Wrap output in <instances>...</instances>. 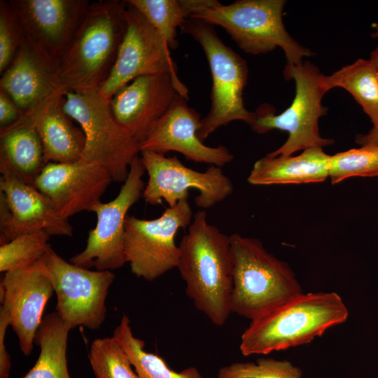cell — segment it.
Returning <instances> with one entry per match:
<instances>
[{
	"label": "cell",
	"instance_id": "1",
	"mask_svg": "<svg viewBox=\"0 0 378 378\" xmlns=\"http://www.w3.org/2000/svg\"><path fill=\"white\" fill-rule=\"evenodd\" d=\"M178 246L176 268L186 283V293L215 326H223L232 313L230 236L209 223L204 211H198Z\"/></svg>",
	"mask_w": 378,
	"mask_h": 378
},
{
	"label": "cell",
	"instance_id": "2",
	"mask_svg": "<svg viewBox=\"0 0 378 378\" xmlns=\"http://www.w3.org/2000/svg\"><path fill=\"white\" fill-rule=\"evenodd\" d=\"M125 0L90 3L64 54L57 76L66 92L98 90L115 64L127 28Z\"/></svg>",
	"mask_w": 378,
	"mask_h": 378
},
{
	"label": "cell",
	"instance_id": "3",
	"mask_svg": "<svg viewBox=\"0 0 378 378\" xmlns=\"http://www.w3.org/2000/svg\"><path fill=\"white\" fill-rule=\"evenodd\" d=\"M348 316L338 293H302L251 321L241 336L239 349L248 356L306 344L345 322Z\"/></svg>",
	"mask_w": 378,
	"mask_h": 378
},
{
	"label": "cell",
	"instance_id": "4",
	"mask_svg": "<svg viewBox=\"0 0 378 378\" xmlns=\"http://www.w3.org/2000/svg\"><path fill=\"white\" fill-rule=\"evenodd\" d=\"M285 4L284 0H239L228 5L216 0H193L190 18L223 27L248 54H265L281 48L287 70L313 52L286 31L282 20Z\"/></svg>",
	"mask_w": 378,
	"mask_h": 378
},
{
	"label": "cell",
	"instance_id": "5",
	"mask_svg": "<svg viewBox=\"0 0 378 378\" xmlns=\"http://www.w3.org/2000/svg\"><path fill=\"white\" fill-rule=\"evenodd\" d=\"M232 261L230 308L253 321L303 293L290 266L256 238L230 235Z\"/></svg>",
	"mask_w": 378,
	"mask_h": 378
},
{
	"label": "cell",
	"instance_id": "6",
	"mask_svg": "<svg viewBox=\"0 0 378 378\" xmlns=\"http://www.w3.org/2000/svg\"><path fill=\"white\" fill-rule=\"evenodd\" d=\"M284 78L293 79L295 94L290 106L279 114L268 105L260 106L255 112V120L251 127L259 134L273 130L287 132L286 141L270 156L292 155L297 151L312 148H323L334 141L323 138L319 132V118L325 115L328 108L322 105V99L328 91L324 76L310 62L284 70Z\"/></svg>",
	"mask_w": 378,
	"mask_h": 378
},
{
	"label": "cell",
	"instance_id": "7",
	"mask_svg": "<svg viewBox=\"0 0 378 378\" xmlns=\"http://www.w3.org/2000/svg\"><path fill=\"white\" fill-rule=\"evenodd\" d=\"M181 30L201 46L212 78L211 107L201 119L198 137L203 141L217 129L234 120L251 127L255 113L245 108L242 97L248 78L246 61L220 39L211 24L188 18Z\"/></svg>",
	"mask_w": 378,
	"mask_h": 378
},
{
	"label": "cell",
	"instance_id": "8",
	"mask_svg": "<svg viewBox=\"0 0 378 378\" xmlns=\"http://www.w3.org/2000/svg\"><path fill=\"white\" fill-rule=\"evenodd\" d=\"M64 109L85 136L83 160L105 168L117 183H124L139 143L115 119L109 102L97 90L66 92Z\"/></svg>",
	"mask_w": 378,
	"mask_h": 378
},
{
	"label": "cell",
	"instance_id": "9",
	"mask_svg": "<svg viewBox=\"0 0 378 378\" xmlns=\"http://www.w3.org/2000/svg\"><path fill=\"white\" fill-rule=\"evenodd\" d=\"M192 211L188 199L166 208L152 220L127 216L124 251L126 262L135 276L153 281L177 267L179 246L175 236L179 229L189 227Z\"/></svg>",
	"mask_w": 378,
	"mask_h": 378
},
{
	"label": "cell",
	"instance_id": "10",
	"mask_svg": "<svg viewBox=\"0 0 378 378\" xmlns=\"http://www.w3.org/2000/svg\"><path fill=\"white\" fill-rule=\"evenodd\" d=\"M43 261L57 295L55 312L71 330L80 326L99 329L106 318V299L114 273L67 262L51 246Z\"/></svg>",
	"mask_w": 378,
	"mask_h": 378
},
{
	"label": "cell",
	"instance_id": "11",
	"mask_svg": "<svg viewBox=\"0 0 378 378\" xmlns=\"http://www.w3.org/2000/svg\"><path fill=\"white\" fill-rule=\"evenodd\" d=\"M146 172L141 157L136 155L119 193L111 201L97 202L90 211L95 213V227L88 234L85 248L69 262L99 271H111L126 262L124 251L125 225L129 209L139 198L145 187L142 176Z\"/></svg>",
	"mask_w": 378,
	"mask_h": 378
},
{
	"label": "cell",
	"instance_id": "12",
	"mask_svg": "<svg viewBox=\"0 0 378 378\" xmlns=\"http://www.w3.org/2000/svg\"><path fill=\"white\" fill-rule=\"evenodd\" d=\"M141 159L148 179L142 197L148 204L156 205L165 201L169 207L188 198L189 190L195 189L197 206L209 209L223 201L234 190L230 179L221 167L210 165L199 172L187 167L176 156L152 151L140 152Z\"/></svg>",
	"mask_w": 378,
	"mask_h": 378
},
{
	"label": "cell",
	"instance_id": "13",
	"mask_svg": "<svg viewBox=\"0 0 378 378\" xmlns=\"http://www.w3.org/2000/svg\"><path fill=\"white\" fill-rule=\"evenodd\" d=\"M127 5V28L116 61L97 90L109 103L120 88L138 77L169 73L179 79L166 41L135 8Z\"/></svg>",
	"mask_w": 378,
	"mask_h": 378
},
{
	"label": "cell",
	"instance_id": "14",
	"mask_svg": "<svg viewBox=\"0 0 378 378\" xmlns=\"http://www.w3.org/2000/svg\"><path fill=\"white\" fill-rule=\"evenodd\" d=\"M0 246L28 233L71 236L68 219L62 218L49 199L0 162Z\"/></svg>",
	"mask_w": 378,
	"mask_h": 378
},
{
	"label": "cell",
	"instance_id": "15",
	"mask_svg": "<svg viewBox=\"0 0 378 378\" xmlns=\"http://www.w3.org/2000/svg\"><path fill=\"white\" fill-rule=\"evenodd\" d=\"M180 94L188 90L169 73L138 77L120 88L110 101L117 121L139 143L145 140Z\"/></svg>",
	"mask_w": 378,
	"mask_h": 378
},
{
	"label": "cell",
	"instance_id": "16",
	"mask_svg": "<svg viewBox=\"0 0 378 378\" xmlns=\"http://www.w3.org/2000/svg\"><path fill=\"white\" fill-rule=\"evenodd\" d=\"M54 288L43 258L34 264L4 274L0 283V301L24 356L33 350L36 332Z\"/></svg>",
	"mask_w": 378,
	"mask_h": 378
},
{
	"label": "cell",
	"instance_id": "17",
	"mask_svg": "<svg viewBox=\"0 0 378 378\" xmlns=\"http://www.w3.org/2000/svg\"><path fill=\"white\" fill-rule=\"evenodd\" d=\"M25 38L56 64L66 52L88 0H10Z\"/></svg>",
	"mask_w": 378,
	"mask_h": 378
},
{
	"label": "cell",
	"instance_id": "18",
	"mask_svg": "<svg viewBox=\"0 0 378 378\" xmlns=\"http://www.w3.org/2000/svg\"><path fill=\"white\" fill-rule=\"evenodd\" d=\"M113 181L100 164L80 159L73 162H48L34 186L50 201L64 218L90 211Z\"/></svg>",
	"mask_w": 378,
	"mask_h": 378
},
{
	"label": "cell",
	"instance_id": "19",
	"mask_svg": "<svg viewBox=\"0 0 378 378\" xmlns=\"http://www.w3.org/2000/svg\"><path fill=\"white\" fill-rule=\"evenodd\" d=\"M187 100L178 94L150 134L139 143L140 152L148 150L164 155L176 151L188 160L219 167L230 162L234 155L227 147L208 146L198 137L200 115L188 105Z\"/></svg>",
	"mask_w": 378,
	"mask_h": 378
},
{
	"label": "cell",
	"instance_id": "20",
	"mask_svg": "<svg viewBox=\"0 0 378 378\" xmlns=\"http://www.w3.org/2000/svg\"><path fill=\"white\" fill-rule=\"evenodd\" d=\"M0 90L24 113L56 92L66 91L57 78V64L26 38L10 64L1 74Z\"/></svg>",
	"mask_w": 378,
	"mask_h": 378
},
{
	"label": "cell",
	"instance_id": "21",
	"mask_svg": "<svg viewBox=\"0 0 378 378\" xmlns=\"http://www.w3.org/2000/svg\"><path fill=\"white\" fill-rule=\"evenodd\" d=\"M61 90L36 108L24 112L41 139L46 164L66 163L82 158L85 136L64 109V94Z\"/></svg>",
	"mask_w": 378,
	"mask_h": 378
},
{
	"label": "cell",
	"instance_id": "22",
	"mask_svg": "<svg viewBox=\"0 0 378 378\" xmlns=\"http://www.w3.org/2000/svg\"><path fill=\"white\" fill-rule=\"evenodd\" d=\"M330 157L322 148L306 149L295 156L266 155L254 163L247 181L254 186L323 182L329 177Z\"/></svg>",
	"mask_w": 378,
	"mask_h": 378
},
{
	"label": "cell",
	"instance_id": "23",
	"mask_svg": "<svg viewBox=\"0 0 378 378\" xmlns=\"http://www.w3.org/2000/svg\"><path fill=\"white\" fill-rule=\"evenodd\" d=\"M0 162L34 186L46 164L40 136L24 113L13 125L0 129Z\"/></svg>",
	"mask_w": 378,
	"mask_h": 378
},
{
	"label": "cell",
	"instance_id": "24",
	"mask_svg": "<svg viewBox=\"0 0 378 378\" xmlns=\"http://www.w3.org/2000/svg\"><path fill=\"white\" fill-rule=\"evenodd\" d=\"M70 330L56 312L46 314L34 338V344L40 347L38 358L22 378H71L66 358Z\"/></svg>",
	"mask_w": 378,
	"mask_h": 378
},
{
	"label": "cell",
	"instance_id": "25",
	"mask_svg": "<svg viewBox=\"0 0 378 378\" xmlns=\"http://www.w3.org/2000/svg\"><path fill=\"white\" fill-rule=\"evenodd\" d=\"M328 90L342 88L348 91L378 129V69L369 59H358L324 76Z\"/></svg>",
	"mask_w": 378,
	"mask_h": 378
},
{
	"label": "cell",
	"instance_id": "26",
	"mask_svg": "<svg viewBox=\"0 0 378 378\" xmlns=\"http://www.w3.org/2000/svg\"><path fill=\"white\" fill-rule=\"evenodd\" d=\"M113 337L127 356L139 378H203L195 367L176 372L161 357L145 351L144 341L134 335L130 321L125 314L114 329Z\"/></svg>",
	"mask_w": 378,
	"mask_h": 378
},
{
	"label": "cell",
	"instance_id": "27",
	"mask_svg": "<svg viewBox=\"0 0 378 378\" xmlns=\"http://www.w3.org/2000/svg\"><path fill=\"white\" fill-rule=\"evenodd\" d=\"M158 31L170 49L178 46L177 29L190 18L192 0H125Z\"/></svg>",
	"mask_w": 378,
	"mask_h": 378
},
{
	"label": "cell",
	"instance_id": "28",
	"mask_svg": "<svg viewBox=\"0 0 378 378\" xmlns=\"http://www.w3.org/2000/svg\"><path fill=\"white\" fill-rule=\"evenodd\" d=\"M89 360L96 378H139L113 336L95 339L91 344Z\"/></svg>",
	"mask_w": 378,
	"mask_h": 378
},
{
	"label": "cell",
	"instance_id": "29",
	"mask_svg": "<svg viewBox=\"0 0 378 378\" xmlns=\"http://www.w3.org/2000/svg\"><path fill=\"white\" fill-rule=\"evenodd\" d=\"M355 176H378V146L364 145L330 155L329 177L332 184Z\"/></svg>",
	"mask_w": 378,
	"mask_h": 378
},
{
	"label": "cell",
	"instance_id": "30",
	"mask_svg": "<svg viewBox=\"0 0 378 378\" xmlns=\"http://www.w3.org/2000/svg\"><path fill=\"white\" fill-rule=\"evenodd\" d=\"M46 232L20 235L0 246V271L7 272L30 266L46 254L50 246Z\"/></svg>",
	"mask_w": 378,
	"mask_h": 378
},
{
	"label": "cell",
	"instance_id": "31",
	"mask_svg": "<svg viewBox=\"0 0 378 378\" xmlns=\"http://www.w3.org/2000/svg\"><path fill=\"white\" fill-rule=\"evenodd\" d=\"M302 371L287 360L260 358L255 362H236L221 368L217 378H301Z\"/></svg>",
	"mask_w": 378,
	"mask_h": 378
},
{
	"label": "cell",
	"instance_id": "32",
	"mask_svg": "<svg viewBox=\"0 0 378 378\" xmlns=\"http://www.w3.org/2000/svg\"><path fill=\"white\" fill-rule=\"evenodd\" d=\"M25 37L9 1H0V74L10 64Z\"/></svg>",
	"mask_w": 378,
	"mask_h": 378
},
{
	"label": "cell",
	"instance_id": "33",
	"mask_svg": "<svg viewBox=\"0 0 378 378\" xmlns=\"http://www.w3.org/2000/svg\"><path fill=\"white\" fill-rule=\"evenodd\" d=\"M23 113L13 100L0 90V129L15 123Z\"/></svg>",
	"mask_w": 378,
	"mask_h": 378
},
{
	"label": "cell",
	"instance_id": "34",
	"mask_svg": "<svg viewBox=\"0 0 378 378\" xmlns=\"http://www.w3.org/2000/svg\"><path fill=\"white\" fill-rule=\"evenodd\" d=\"M9 326L8 316L0 307V378H8L11 368L10 357L5 345L6 332Z\"/></svg>",
	"mask_w": 378,
	"mask_h": 378
},
{
	"label": "cell",
	"instance_id": "35",
	"mask_svg": "<svg viewBox=\"0 0 378 378\" xmlns=\"http://www.w3.org/2000/svg\"><path fill=\"white\" fill-rule=\"evenodd\" d=\"M357 144L364 145H373L378 146V129L372 127L366 134H358L356 137Z\"/></svg>",
	"mask_w": 378,
	"mask_h": 378
},
{
	"label": "cell",
	"instance_id": "36",
	"mask_svg": "<svg viewBox=\"0 0 378 378\" xmlns=\"http://www.w3.org/2000/svg\"><path fill=\"white\" fill-rule=\"evenodd\" d=\"M370 59L378 69V47L371 52Z\"/></svg>",
	"mask_w": 378,
	"mask_h": 378
},
{
	"label": "cell",
	"instance_id": "37",
	"mask_svg": "<svg viewBox=\"0 0 378 378\" xmlns=\"http://www.w3.org/2000/svg\"><path fill=\"white\" fill-rule=\"evenodd\" d=\"M372 35L374 38H378V24H374V32L372 33Z\"/></svg>",
	"mask_w": 378,
	"mask_h": 378
}]
</instances>
